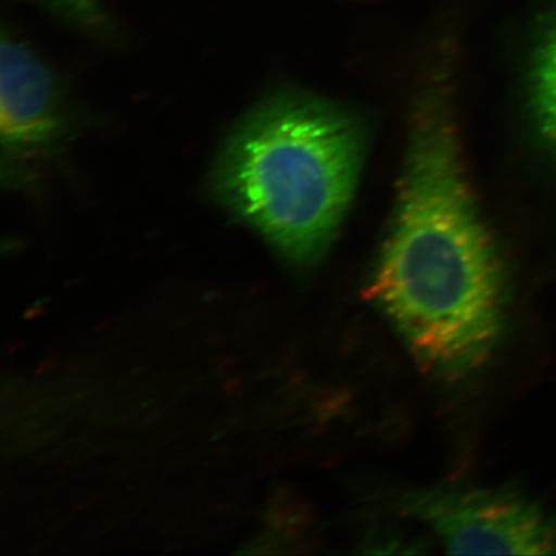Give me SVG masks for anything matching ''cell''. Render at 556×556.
Listing matches in <instances>:
<instances>
[{
    "label": "cell",
    "instance_id": "cell-1",
    "mask_svg": "<svg viewBox=\"0 0 556 556\" xmlns=\"http://www.w3.org/2000/svg\"><path fill=\"white\" fill-rule=\"evenodd\" d=\"M368 298L412 356L455 382L485 364L506 321V269L468 179L447 67L417 94L396 204Z\"/></svg>",
    "mask_w": 556,
    "mask_h": 556
},
{
    "label": "cell",
    "instance_id": "cell-2",
    "mask_svg": "<svg viewBox=\"0 0 556 556\" xmlns=\"http://www.w3.org/2000/svg\"><path fill=\"white\" fill-rule=\"evenodd\" d=\"M367 149L353 112L285 87L244 113L219 146L208 189L223 207L299 265L331 247Z\"/></svg>",
    "mask_w": 556,
    "mask_h": 556
},
{
    "label": "cell",
    "instance_id": "cell-6",
    "mask_svg": "<svg viewBox=\"0 0 556 556\" xmlns=\"http://www.w3.org/2000/svg\"><path fill=\"white\" fill-rule=\"evenodd\" d=\"M47 11L73 31L100 42H115L118 25L101 0H24Z\"/></svg>",
    "mask_w": 556,
    "mask_h": 556
},
{
    "label": "cell",
    "instance_id": "cell-4",
    "mask_svg": "<svg viewBox=\"0 0 556 556\" xmlns=\"http://www.w3.org/2000/svg\"><path fill=\"white\" fill-rule=\"evenodd\" d=\"M399 507L430 526L450 554H556L554 515L508 489L416 490Z\"/></svg>",
    "mask_w": 556,
    "mask_h": 556
},
{
    "label": "cell",
    "instance_id": "cell-5",
    "mask_svg": "<svg viewBox=\"0 0 556 556\" xmlns=\"http://www.w3.org/2000/svg\"><path fill=\"white\" fill-rule=\"evenodd\" d=\"M530 105L541 137L556 152V21L548 27L533 56Z\"/></svg>",
    "mask_w": 556,
    "mask_h": 556
},
{
    "label": "cell",
    "instance_id": "cell-3",
    "mask_svg": "<svg viewBox=\"0 0 556 556\" xmlns=\"http://www.w3.org/2000/svg\"><path fill=\"white\" fill-rule=\"evenodd\" d=\"M84 127L67 84L9 24L0 46V181L28 190L60 170Z\"/></svg>",
    "mask_w": 556,
    "mask_h": 556
}]
</instances>
